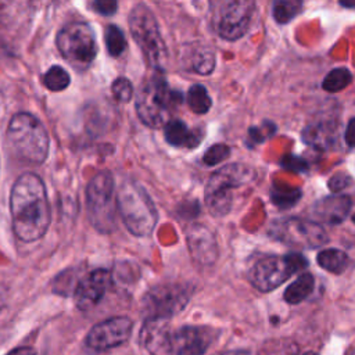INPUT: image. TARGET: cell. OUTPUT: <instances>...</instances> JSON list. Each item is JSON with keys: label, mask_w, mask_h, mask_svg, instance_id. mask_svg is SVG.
I'll use <instances>...</instances> for the list:
<instances>
[{"label": "cell", "mask_w": 355, "mask_h": 355, "mask_svg": "<svg viewBox=\"0 0 355 355\" xmlns=\"http://www.w3.org/2000/svg\"><path fill=\"white\" fill-rule=\"evenodd\" d=\"M182 100L183 94L171 89L161 73H155L146 79L139 89L136 111L144 125L150 128H164L172 121V114Z\"/></svg>", "instance_id": "cell-3"}, {"label": "cell", "mask_w": 355, "mask_h": 355, "mask_svg": "<svg viewBox=\"0 0 355 355\" xmlns=\"http://www.w3.org/2000/svg\"><path fill=\"white\" fill-rule=\"evenodd\" d=\"M7 355H36V352L31 347H18L10 351Z\"/></svg>", "instance_id": "cell-35"}, {"label": "cell", "mask_w": 355, "mask_h": 355, "mask_svg": "<svg viewBox=\"0 0 355 355\" xmlns=\"http://www.w3.org/2000/svg\"><path fill=\"white\" fill-rule=\"evenodd\" d=\"M255 4L252 1H225L215 14V28L225 40H237L251 25Z\"/></svg>", "instance_id": "cell-13"}, {"label": "cell", "mask_w": 355, "mask_h": 355, "mask_svg": "<svg viewBox=\"0 0 355 355\" xmlns=\"http://www.w3.org/2000/svg\"><path fill=\"white\" fill-rule=\"evenodd\" d=\"M316 261H318L319 266H322L324 270H327L330 273H336V275L343 273L348 265L347 254L337 248L322 250L318 254Z\"/></svg>", "instance_id": "cell-20"}, {"label": "cell", "mask_w": 355, "mask_h": 355, "mask_svg": "<svg viewBox=\"0 0 355 355\" xmlns=\"http://www.w3.org/2000/svg\"><path fill=\"white\" fill-rule=\"evenodd\" d=\"M133 323L126 316H114L94 324L87 336L86 345L103 351L126 343L132 334Z\"/></svg>", "instance_id": "cell-14"}, {"label": "cell", "mask_w": 355, "mask_h": 355, "mask_svg": "<svg viewBox=\"0 0 355 355\" xmlns=\"http://www.w3.org/2000/svg\"><path fill=\"white\" fill-rule=\"evenodd\" d=\"M270 197L273 204H276L280 208H287V207H293L298 201V198L301 197V190L273 187L270 191Z\"/></svg>", "instance_id": "cell-28"}, {"label": "cell", "mask_w": 355, "mask_h": 355, "mask_svg": "<svg viewBox=\"0 0 355 355\" xmlns=\"http://www.w3.org/2000/svg\"><path fill=\"white\" fill-rule=\"evenodd\" d=\"M216 331L207 326L172 329L168 319H147L140 331L141 344L151 355H202Z\"/></svg>", "instance_id": "cell-2"}, {"label": "cell", "mask_w": 355, "mask_h": 355, "mask_svg": "<svg viewBox=\"0 0 355 355\" xmlns=\"http://www.w3.org/2000/svg\"><path fill=\"white\" fill-rule=\"evenodd\" d=\"M111 284V273L104 268H97L85 275L75 286L73 298L79 309L87 311L97 305Z\"/></svg>", "instance_id": "cell-15"}, {"label": "cell", "mask_w": 355, "mask_h": 355, "mask_svg": "<svg viewBox=\"0 0 355 355\" xmlns=\"http://www.w3.org/2000/svg\"><path fill=\"white\" fill-rule=\"evenodd\" d=\"M352 222H354V223H355V214H354V215H352Z\"/></svg>", "instance_id": "cell-40"}, {"label": "cell", "mask_w": 355, "mask_h": 355, "mask_svg": "<svg viewBox=\"0 0 355 355\" xmlns=\"http://www.w3.org/2000/svg\"><path fill=\"white\" fill-rule=\"evenodd\" d=\"M90 6L101 15H112L118 10V3L115 0H94Z\"/></svg>", "instance_id": "cell-33"}, {"label": "cell", "mask_w": 355, "mask_h": 355, "mask_svg": "<svg viewBox=\"0 0 355 355\" xmlns=\"http://www.w3.org/2000/svg\"><path fill=\"white\" fill-rule=\"evenodd\" d=\"M55 43L64 60L76 69L87 68L98 50L93 28L82 21L64 25L57 35Z\"/></svg>", "instance_id": "cell-10"}, {"label": "cell", "mask_w": 355, "mask_h": 355, "mask_svg": "<svg viewBox=\"0 0 355 355\" xmlns=\"http://www.w3.org/2000/svg\"><path fill=\"white\" fill-rule=\"evenodd\" d=\"M111 90H112V94L114 97L121 101V103H126L132 98L133 96V86L130 83V80H128L126 78H116L114 82H112V86H111Z\"/></svg>", "instance_id": "cell-30"}, {"label": "cell", "mask_w": 355, "mask_h": 355, "mask_svg": "<svg viewBox=\"0 0 355 355\" xmlns=\"http://www.w3.org/2000/svg\"><path fill=\"white\" fill-rule=\"evenodd\" d=\"M6 140L17 158L31 164L43 162L49 154V135L43 123L28 112H18L11 118Z\"/></svg>", "instance_id": "cell-4"}, {"label": "cell", "mask_w": 355, "mask_h": 355, "mask_svg": "<svg viewBox=\"0 0 355 355\" xmlns=\"http://www.w3.org/2000/svg\"><path fill=\"white\" fill-rule=\"evenodd\" d=\"M344 140L349 147H355V118L349 119L345 133H344Z\"/></svg>", "instance_id": "cell-34"}, {"label": "cell", "mask_w": 355, "mask_h": 355, "mask_svg": "<svg viewBox=\"0 0 355 355\" xmlns=\"http://www.w3.org/2000/svg\"><path fill=\"white\" fill-rule=\"evenodd\" d=\"M187 248L191 258L200 263L209 266L218 258V243L214 233L204 225L194 223L186 232Z\"/></svg>", "instance_id": "cell-16"}, {"label": "cell", "mask_w": 355, "mask_h": 355, "mask_svg": "<svg viewBox=\"0 0 355 355\" xmlns=\"http://www.w3.org/2000/svg\"><path fill=\"white\" fill-rule=\"evenodd\" d=\"M304 355H318V354H315V352H305Z\"/></svg>", "instance_id": "cell-39"}, {"label": "cell", "mask_w": 355, "mask_h": 355, "mask_svg": "<svg viewBox=\"0 0 355 355\" xmlns=\"http://www.w3.org/2000/svg\"><path fill=\"white\" fill-rule=\"evenodd\" d=\"M230 154V148L226 146V144H222V143H218V144H214L211 146L204 157H202V161L205 165L208 166H214V165H218L219 162H222L223 159H226Z\"/></svg>", "instance_id": "cell-29"}, {"label": "cell", "mask_w": 355, "mask_h": 355, "mask_svg": "<svg viewBox=\"0 0 355 355\" xmlns=\"http://www.w3.org/2000/svg\"><path fill=\"white\" fill-rule=\"evenodd\" d=\"M214 355H251V352L250 351H244V349H230V351L216 352Z\"/></svg>", "instance_id": "cell-36"}, {"label": "cell", "mask_w": 355, "mask_h": 355, "mask_svg": "<svg viewBox=\"0 0 355 355\" xmlns=\"http://www.w3.org/2000/svg\"><path fill=\"white\" fill-rule=\"evenodd\" d=\"M351 82H352V73H351L347 68L340 67V68L331 69V71L324 76V79H323V82H322V87H323L326 92L336 93V92L344 90Z\"/></svg>", "instance_id": "cell-22"}, {"label": "cell", "mask_w": 355, "mask_h": 355, "mask_svg": "<svg viewBox=\"0 0 355 355\" xmlns=\"http://www.w3.org/2000/svg\"><path fill=\"white\" fill-rule=\"evenodd\" d=\"M306 266V258L297 252L286 254L283 257L263 255L257 258L251 265L248 279L259 291H272Z\"/></svg>", "instance_id": "cell-9"}, {"label": "cell", "mask_w": 355, "mask_h": 355, "mask_svg": "<svg viewBox=\"0 0 355 355\" xmlns=\"http://www.w3.org/2000/svg\"><path fill=\"white\" fill-rule=\"evenodd\" d=\"M351 209V198L348 196H329L316 201L312 207V215L323 223H341Z\"/></svg>", "instance_id": "cell-17"}, {"label": "cell", "mask_w": 355, "mask_h": 355, "mask_svg": "<svg viewBox=\"0 0 355 355\" xmlns=\"http://www.w3.org/2000/svg\"><path fill=\"white\" fill-rule=\"evenodd\" d=\"M190 294L191 290L183 284H164L151 288L143 300L147 319H169L186 306Z\"/></svg>", "instance_id": "cell-12"}, {"label": "cell", "mask_w": 355, "mask_h": 355, "mask_svg": "<svg viewBox=\"0 0 355 355\" xmlns=\"http://www.w3.org/2000/svg\"><path fill=\"white\" fill-rule=\"evenodd\" d=\"M298 345L288 338H273L262 344L258 355H298Z\"/></svg>", "instance_id": "cell-24"}, {"label": "cell", "mask_w": 355, "mask_h": 355, "mask_svg": "<svg viewBox=\"0 0 355 355\" xmlns=\"http://www.w3.org/2000/svg\"><path fill=\"white\" fill-rule=\"evenodd\" d=\"M340 4L341 6H344V7H355V1H340Z\"/></svg>", "instance_id": "cell-37"}, {"label": "cell", "mask_w": 355, "mask_h": 355, "mask_svg": "<svg viewBox=\"0 0 355 355\" xmlns=\"http://www.w3.org/2000/svg\"><path fill=\"white\" fill-rule=\"evenodd\" d=\"M129 28L148 65L161 73L166 67L168 53L153 11L144 4H136L129 14Z\"/></svg>", "instance_id": "cell-7"}, {"label": "cell", "mask_w": 355, "mask_h": 355, "mask_svg": "<svg viewBox=\"0 0 355 355\" xmlns=\"http://www.w3.org/2000/svg\"><path fill=\"white\" fill-rule=\"evenodd\" d=\"M186 101L190 110L196 114H205L212 105V100L202 85H193L187 92Z\"/></svg>", "instance_id": "cell-21"}, {"label": "cell", "mask_w": 355, "mask_h": 355, "mask_svg": "<svg viewBox=\"0 0 355 355\" xmlns=\"http://www.w3.org/2000/svg\"><path fill=\"white\" fill-rule=\"evenodd\" d=\"M301 7L300 0H277L273 3V18L279 24H287L301 11Z\"/></svg>", "instance_id": "cell-25"}, {"label": "cell", "mask_w": 355, "mask_h": 355, "mask_svg": "<svg viewBox=\"0 0 355 355\" xmlns=\"http://www.w3.org/2000/svg\"><path fill=\"white\" fill-rule=\"evenodd\" d=\"M86 208L92 225L101 233L115 229L116 193L111 172L96 173L86 187Z\"/></svg>", "instance_id": "cell-8"}, {"label": "cell", "mask_w": 355, "mask_h": 355, "mask_svg": "<svg viewBox=\"0 0 355 355\" xmlns=\"http://www.w3.org/2000/svg\"><path fill=\"white\" fill-rule=\"evenodd\" d=\"M116 209L128 230L135 236H148L158 220L151 197L137 182L130 179L123 180L116 190Z\"/></svg>", "instance_id": "cell-5"}, {"label": "cell", "mask_w": 355, "mask_h": 355, "mask_svg": "<svg viewBox=\"0 0 355 355\" xmlns=\"http://www.w3.org/2000/svg\"><path fill=\"white\" fill-rule=\"evenodd\" d=\"M191 65H193V69L197 73L208 75V73L212 72V69L215 67V55L207 47L205 49H200V50L194 51Z\"/></svg>", "instance_id": "cell-27"}, {"label": "cell", "mask_w": 355, "mask_h": 355, "mask_svg": "<svg viewBox=\"0 0 355 355\" xmlns=\"http://www.w3.org/2000/svg\"><path fill=\"white\" fill-rule=\"evenodd\" d=\"M280 164L284 169H288L293 172H304L308 169V162L304 158H300L295 155H286Z\"/></svg>", "instance_id": "cell-32"}, {"label": "cell", "mask_w": 355, "mask_h": 355, "mask_svg": "<svg viewBox=\"0 0 355 355\" xmlns=\"http://www.w3.org/2000/svg\"><path fill=\"white\" fill-rule=\"evenodd\" d=\"M352 183V179L349 175L344 173V172H340V173H336L333 175L330 179H329V189L333 191V193H340L341 190L347 189L349 184Z\"/></svg>", "instance_id": "cell-31"}, {"label": "cell", "mask_w": 355, "mask_h": 355, "mask_svg": "<svg viewBox=\"0 0 355 355\" xmlns=\"http://www.w3.org/2000/svg\"><path fill=\"white\" fill-rule=\"evenodd\" d=\"M12 230L25 243L39 240L50 225V204L46 186L36 173L21 175L10 194Z\"/></svg>", "instance_id": "cell-1"}, {"label": "cell", "mask_w": 355, "mask_h": 355, "mask_svg": "<svg viewBox=\"0 0 355 355\" xmlns=\"http://www.w3.org/2000/svg\"><path fill=\"white\" fill-rule=\"evenodd\" d=\"M347 355H355V347L351 348V349L347 352Z\"/></svg>", "instance_id": "cell-38"}, {"label": "cell", "mask_w": 355, "mask_h": 355, "mask_svg": "<svg viewBox=\"0 0 355 355\" xmlns=\"http://www.w3.org/2000/svg\"><path fill=\"white\" fill-rule=\"evenodd\" d=\"M165 140L173 147L193 148L202 140V130L189 128L180 119H172L164 126Z\"/></svg>", "instance_id": "cell-18"}, {"label": "cell", "mask_w": 355, "mask_h": 355, "mask_svg": "<svg viewBox=\"0 0 355 355\" xmlns=\"http://www.w3.org/2000/svg\"><path fill=\"white\" fill-rule=\"evenodd\" d=\"M255 178V171L243 164H229L215 171L205 186V205L214 216H225L233 205V191Z\"/></svg>", "instance_id": "cell-6"}, {"label": "cell", "mask_w": 355, "mask_h": 355, "mask_svg": "<svg viewBox=\"0 0 355 355\" xmlns=\"http://www.w3.org/2000/svg\"><path fill=\"white\" fill-rule=\"evenodd\" d=\"M268 234L287 245L313 250L327 243L329 237L326 230L315 220H308L297 216H287L275 219Z\"/></svg>", "instance_id": "cell-11"}, {"label": "cell", "mask_w": 355, "mask_h": 355, "mask_svg": "<svg viewBox=\"0 0 355 355\" xmlns=\"http://www.w3.org/2000/svg\"><path fill=\"white\" fill-rule=\"evenodd\" d=\"M104 39H105L107 50H108L110 55H112V57L121 55L123 53V50L126 49V39L123 36V32L115 25L107 26Z\"/></svg>", "instance_id": "cell-26"}, {"label": "cell", "mask_w": 355, "mask_h": 355, "mask_svg": "<svg viewBox=\"0 0 355 355\" xmlns=\"http://www.w3.org/2000/svg\"><path fill=\"white\" fill-rule=\"evenodd\" d=\"M69 73L60 65L50 67L43 75V85L51 92H60L69 86Z\"/></svg>", "instance_id": "cell-23"}, {"label": "cell", "mask_w": 355, "mask_h": 355, "mask_svg": "<svg viewBox=\"0 0 355 355\" xmlns=\"http://www.w3.org/2000/svg\"><path fill=\"white\" fill-rule=\"evenodd\" d=\"M315 286V279L311 273L305 272L301 273L288 287L284 290V301L288 304H300L304 301L313 290Z\"/></svg>", "instance_id": "cell-19"}]
</instances>
